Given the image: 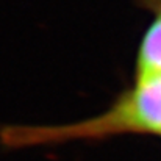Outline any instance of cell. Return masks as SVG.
Returning a JSON list of instances; mask_svg holds the SVG:
<instances>
[{
    "label": "cell",
    "mask_w": 161,
    "mask_h": 161,
    "mask_svg": "<svg viewBox=\"0 0 161 161\" xmlns=\"http://www.w3.org/2000/svg\"><path fill=\"white\" fill-rule=\"evenodd\" d=\"M120 133L161 135V77L136 83L107 113L61 127H5L0 139L8 147L64 142L72 139H99Z\"/></svg>",
    "instance_id": "cell-1"
},
{
    "label": "cell",
    "mask_w": 161,
    "mask_h": 161,
    "mask_svg": "<svg viewBox=\"0 0 161 161\" xmlns=\"http://www.w3.org/2000/svg\"><path fill=\"white\" fill-rule=\"evenodd\" d=\"M161 77V13L146 33L138 55L136 83H147Z\"/></svg>",
    "instance_id": "cell-2"
},
{
    "label": "cell",
    "mask_w": 161,
    "mask_h": 161,
    "mask_svg": "<svg viewBox=\"0 0 161 161\" xmlns=\"http://www.w3.org/2000/svg\"><path fill=\"white\" fill-rule=\"evenodd\" d=\"M144 5H147L150 9L157 11V14L161 13V0H142Z\"/></svg>",
    "instance_id": "cell-3"
}]
</instances>
